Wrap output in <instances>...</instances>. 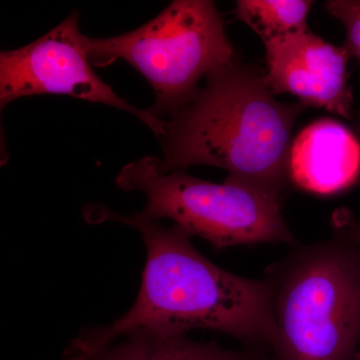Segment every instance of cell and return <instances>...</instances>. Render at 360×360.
I'll list each match as a JSON object with an SVG mask.
<instances>
[{"label": "cell", "mask_w": 360, "mask_h": 360, "mask_svg": "<svg viewBox=\"0 0 360 360\" xmlns=\"http://www.w3.org/2000/svg\"><path fill=\"white\" fill-rule=\"evenodd\" d=\"M92 219L120 222L141 234L146 248L139 295L112 324L80 333L63 360H87L135 330L162 335L208 329L238 338L252 349L269 348L274 335L271 292L264 279L246 278L220 269L194 248L179 225L165 227L141 217H122L92 208Z\"/></svg>", "instance_id": "1"}, {"label": "cell", "mask_w": 360, "mask_h": 360, "mask_svg": "<svg viewBox=\"0 0 360 360\" xmlns=\"http://www.w3.org/2000/svg\"><path fill=\"white\" fill-rule=\"evenodd\" d=\"M307 108L277 101L264 71L236 56L210 71L195 96L165 120L160 167L222 168L229 181L283 202L292 129Z\"/></svg>", "instance_id": "2"}, {"label": "cell", "mask_w": 360, "mask_h": 360, "mask_svg": "<svg viewBox=\"0 0 360 360\" xmlns=\"http://www.w3.org/2000/svg\"><path fill=\"white\" fill-rule=\"evenodd\" d=\"M274 335L269 360H354L360 342V248L335 227L295 245L265 272Z\"/></svg>", "instance_id": "3"}, {"label": "cell", "mask_w": 360, "mask_h": 360, "mask_svg": "<svg viewBox=\"0 0 360 360\" xmlns=\"http://www.w3.org/2000/svg\"><path fill=\"white\" fill-rule=\"evenodd\" d=\"M87 47L92 65L123 59L141 73L155 91L148 111L161 120L188 103L210 71L238 56L210 0H175L132 32L87 37Z\"/></svg>", "instance_id": "4"}, {"label": "cell", "mask_w": 360, "mask_h": 360, "mask_svg": "<svg viewBox=\"0 0 360 360\" xmlns=\"http://www.w3.org/2000/svg\"><path fill=\"white\" fill-rule=\"evenodd\" d=\"M115 184L123 191L143 194L141 217L174 220L189 236L205 239L217 250L298 243L281 214L283 201L250 186L226 179L212 184L186 170H165L160 158L151 155L123 167Z\"/></svg>", "instance_id": "5"}, {"label": "cell", "mask_w": 360, "mask_h": 360, "mask_svg": "<svg viewBox=\"0 0 360 360\" xmlns=\"http://www.w3.org/2000/svg\"><path fill=\"white\" fill-rule=\"evenodd\" d=\"M79 13L73 11L39 39L0 53V106L21 97L58 94L105 104L129 112L148 125L160 139L165 120L127 103L92 68L86 35L79 30Z\"/></svg>", "instance_id": "6"}, {"label": "cell", "mask_w": 360, "mask_h": 360, "mask_svg": "<svg viewBox=\"0 0 360 360\" xmlns=\"http://www.w3.org/2000/svg\"><path fill=\"white\" fill-rule=\"evenodd\" d=\"M265 80L274 94H291L307 106L349 118L352 94L347 85L350 53L310 30L264 44Z\"/></svg>", "instance_id": "7"}, {"label": "cell", "mask_w": 360, "mask_h": 360, "mask_svg": "<svg viewBox=\"0 0 360 360\" xmlns=\"http://www.w3.org/2000/svg\"><path fill=\"white\" fill-rule=\"evenodd\" d=\"M360 174V142L335 120H316L291 143L288 176L291 186L319 195L348 188Z\"/></svg>", "instance_id": "8"}, {"label": "cell", "mask_w": 360, "mask_h": 360, "mask_svg": "<svg viewBox=\"0 0 360 360\" xmlns=\"http://www.w3.org/2000/svg\"><path fill=\"white\" fill-rule=\"evenodd\" d=\"M120 340L87 360H269L262 349L238 352L217 343L193 340L187 335H162L135 330Z\"/></svg>", "instance_id": "9"}, {"label": "cell", "mask_w": 360, "mask_h": 360, "mask_svg": "<svg viewBox=\"0 0 360 360\" xmlns=\"http://www.w3.org/2000/svg\"><path fill=\"white\" fill-rule=\"evenodd\" d=\"M312 4L309 0H239L236 13L266 44L309 30Z\"/></svg>", "instance_id": "10"}, {"label": "cell", "mask_w": 360, "mask_h": 360, "mask_svg": "<svg viewBox=\"0 0 360 360\" xmlns=\"http://www.w3.org/2000/svg\"><path fill=\"white\" fill-rule=\"evenodd\" d=\"M328 13L340 21L347 30L350 56L360 59V0H330L326 2Z\"/></svg>", "instance_id": "11"}, {"label": "cell", "mask_w": 360, "mask_h": 360, "mask_svg": "<svg viewBox=\"0 0 360 360\" xmlns=\"http://www.w3.org/2000/svg\"><path fill=\"white\" fill-rule=\"evenodd\" d=\"M333 227L347 233L360 248V224L355 221L349 210H338L333 215Z\"/></svg>", "instance_id": "12"}, {"label": "cell", "mask_w": 360, "mask_h": 360, "mask_svg": "<svg viewBox=\"0 0 360 360\" xmlns=\"http://www.w3.org/2000/svg\"><path fill=\"white\" fill-rule=\"evenodd\" d=\"M354 360H360V352H357L356 355H355Z\"/></svg>", "instance_id": "13"}]
</instances>
